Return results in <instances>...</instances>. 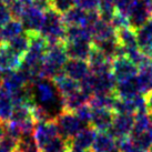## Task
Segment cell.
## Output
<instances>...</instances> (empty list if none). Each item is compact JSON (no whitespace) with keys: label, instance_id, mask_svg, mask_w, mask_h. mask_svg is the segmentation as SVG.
<instances>
[{"label":"cell","instance_id":"6da1fadb","mask_svg":"<svg viewBox=\"0 0 152 152\" xmlns=\"http://www.w3.org/2000/svg\"><path fill=\"white\" fill-rule=\"evenodd\" d=\"M66 28L67 26L64 21L62 15L53 9H49L45 12L40 34L46 38L48 46L59 45L64 42Z\"/></svg>","mask_w":152,"mask_h":152},{"label":"cell","instance_id":"7a4b0ae2","mask_svg":"<svg viewBox=\"0 0 152 152\" xmlns=\"http://www.w3.org/2000/svg\"><path fill=\"white\" fill-rule=\"evenodd\" d=\"M64 43L48 46L45 59L41 67V77L47 79H53L64 71V66L69 59L64 49Z\"/></svg>","mask_w":152,"mask_h":152},{"label":"cell","instance_id":"3957f363","mask_svg":"<svg viewBox=\"0 0 152 152\" xmlns=\"http://www.w3.org/2000/svg\"><path fill=\"white\" fill-rule=\"evenodd\" d=\"M55 122L57 124L59 135L64 139L71 141V139L82 129L87 127L80 119L78 118L76 112L62 110L55 119Z\"/></svg>","mask_w":152,"mask_h":152},{"label":"cell","instance_id":"277c9868","mask_svg":"<svg viewBox=\"0 0 152 152\" xmlns=\"http://www.w3.org/2000/svg\"><path fill=\"white\" fill-rule=\"evenodd\" d=\"M127 17L132 29L141 28L152 18V0H137Z\"/></svg>","mask_w":152,"mask_h":152},{"label":"cell","instance_id":"5b68a950","mask_svg":"<svg viewBox=\"0 0 152 152\" xmlns=\"http://www.w3.org/2000/svg\"><path fill=\"white\" fill-rule=\"evenodd\" d=\"M43 18H45V12L39 8H37L31 1V2H27L25 11H23L21 18L19 20L21 21L25 32H27V34H40Z\"/></svg>","mask_w":152,"mask_h":152},{"label":"cell","instance_id":"8992f818","mask_svg":"<svg viewBox=\"0 0 152 152\" xmlns=\"http://www.w3.org/2000/svg\"><path fill=\"white\" fill-rule=\"evenodd\" d=\"M133 126H134V114L115 113L112 124L108 132L115 140L127 138L131 134Z\"/></svg>","mask_w":152,"mask_h":152},{"label":"cell","instance_id":"52a82bcc","mask_svg":"<svg viewBox=\"0 0 152 152\" xmlns=\"http://www.w3.org/2000/svg\"><path fill=\"white\" fill-rule=\"evenodd\" d=\"M111 72L117 79V81L126 80L132 77H135L139 72V68L137 67L128 57H117L112 59L111 62Z\"/></svg>","mask_w":152,"mask_h":152},{"label":"cell","instance_id":"ba28073f","mask_svg":"<svg viewBox=\"0 0 152 152\" xmlns=\"http://www.w3.org/2000/svg\"><path fill=\"white\" fill-rule=\"evenodd\" d=\"M64 45L68 58L70 59H80L88 61L89 56L93 49L92 41H88V40L64 41Z\"/></svg>","mask_w":152,"mask_h":152},{"label":"cell","instance_id":"9c48e42d","mask_svg":"<svg viewBox=\"0 0 152 152\" xmlns=\"http://www.w3.org/2000/svg\"><path fill=\"white\" fill-rule=\"evenodd\" d=\"M115 112L112 109L104 108H92V114L90 120V126L93 127L98 132L109 131Z\"/></svg>","mask_w":152,"mask_h":152},{"label":"cell","instance_id":"30bf717a","mask_svg":"<svg viewBox=\"0 0 152 152\" xmlns=\"http://www.w3.org/2000/svg\"><path fill=\"white\" fill-rule=\"evenodd\" d=\"M22 57L16 53L8 46L7 42L0 45V71L7 72L11 70H17L20 67Z\"/></svg>","mask_w":152,"mask_h":152},{"label":"cell","instance_id":"8fae6325","mask_svg":"<svg viewBox=\"0 0 152 152\" xmlns=\"http://www.w3.org/2000/svg\"><path fill=\"white\" fill-rule=\"evenodd\" d=\"M64 72L73 80L80 82L90 73V66L86 60L69 58L64 66Z\"/></svg>","mask_w":152,"mask_h":152},{"label":"cell","instance_id":"7c38bea8","mask_svg":"<svg viewBox=\"0 0 152 152\" xmlns=\"http://www.w3.org/2000/svg\"><path fill=\"white\" fill-rule=\"evenodd\" d=\"M34 135L38 141L40 148L50 140L55 139L59 135V131L57 128L55 120L53 121H46V122H37L34 127Z\"/></svg>","mask_w":152,"mask_h":152},{"label":"cell","instance_id":"4fadbf2b","mask_svg":"<svg viewBox=\"0 0 152 152\" xmlns=\"http://www.w3.org/2000/svg\"><path fill=\"white\" fill-rule=\"evenodd\" d=\"M98 131L91 126L82 128L78 133L71 139V147L81 149L85 151H90L94 142Z\"/></svg>","mask_w":152,"mask_h":152},{"label":"cell","instance_id":"5bb4252c","mask_svg":"<svg viewBox=\"0 0 152 152\" xmlns=\"http://www.w3.org/2000/svg\"><path fill=\"white\" fill-rule=\"evenodd\" d=\"M93 94L96 93H111L114 92L117 79L112 72H106L102 75H93ZM92 94V96H93Z\"/></svg>","mask_w":152,"mask_h":152},{"label":"cell","instance_id":"9a60e30c","mask_svg":"<svg viewBox=\"0 0 152 152\" xmlns=\"http://www.w3.org/2000/svg\"><path fill=\"white\" fill-rule=\"evenodd\" d=\"M90 151L92 152H120L117 140L108 131L98 132Z\"/></svg>","mask_w":152,"mask_h":152},{"label":"cell","instance_id":"2e32d148","mask_svg":"<svg viewBox=\"0 0 152 152\" xmlns=\"http://www.w3.org/2000/svg\"><path fill=\"white\" fill-rule=\"evenodd\" d=\"M114 93L117 97L121 98V99H130V98H133L137 94L141 93L139 85H138V80H137V76L126 79V80L118 81Z\"/></svg>","mask_w":152,"mask_h":152},{"label":"cell","instance_id":"e0dca14e","mask_svg":"<svg viewBox=\"0 0 152 152\" xmlns=\"http://www.w3.org/2000/svg\"><path fill=\"white\" fill-rule=\"evenodd\" d=\"M52 81H53L58 92L60 93V96L62 98L68 96V94L76 92L80 89V83L78 81L73 80L70 77H68L64 71L59 73L57 77H55Z\"/></svg>","mask_w":152,"mask_h":152},{"label":"cell","instance_id":"ac0fdd59","mask_svg":"<svg viewBox=\"0 0 152 152\" xmlns=\"http://www.w3.org/2000/svg\"><path fill=\"white\" fill-rule=\"evenodd\" d=\"M138 47L149 57L152 56V18L141 28L135 30Z\"/></svg>","mask_w":152,"mask_h":152},{"label":"cell","instance_id":"d6986e66","mask_svg":"<svg viewBox=\"0 0 152 152\" xmlns=\"http://www.w3.org/2000/svg\"><path fill=\"white\" fill-rule=\"evenodd\" d=\"M4 77H2V83L1 86L4 87L9 93L13 92L16 90L23 88L25 86H27V82L23 79V77L21 76V73L19 72V70H11V71L2 72Z\"/></svg>","mask_w":152,"mask_h":152},{"label":"cell","instance_id":"ffe728a7","mask_svg":"<svg viewBox=\"0 0 152 152\" xmlns=\"http://www.w3.org/2000/svg\"><path fill=\"white\" fill-rule=\"evenodd\" d=\"M115 38L118 40L119 45L122 46L126 50L138 47L137 32H135L134 29L131 28L130 26L115 30Z\"/></svg>","mask_w":152,"mask_h":152},{"label":"cell","instance_id":"44dd1931","mask_svg":"<svg viewBox=\"0 0 152 152\" xmlns=\"http://www.w3.org/2000/svg\"><path fill=\"white\" fill-rule=\"evenodd\" d=\"M89 97L88 94H86L82 90H78L76 92L68 94L66 97L62 98V103H64V110L68 111H76L78 108L83 106L86 103H89Z\"/></svg>","mask_w":152,"mask_h":152},{"label":"cell","instance_id":"7402d4cb","mask_svg":"<svg viewBox=\"0 0 152 152\" xmlns=\"http://www.w3.org/2000/svg\"><path fill=\"white\" fill-rule=\"evenodd\" d=\"M137 80L139 85L140 92L147 96L152 91V66L147 64L144 67L139 68V72L137 75Z\"/></svg>","mask_w":152,"mask_h":152},{"label":"cell","instance_id":"603a6c76","mask_svg":"<svg viewBox=\"0 0 152 152\" xmlns=\"http://www.w3.org/2000/svg\"><path fill=\"white\" fill-rule=\"evenodd\" d=\"M23 32H25V30H23L22 23L19 19L11 18L8 22L1 26V34H2L4 42H8L9 40H11Z\"/></svg>","mask_w":152,"mask_h":152},{"label":"cell","instance_id":"cb8c5ba5","mask_svg":"<svg viewBox=\"0 0 152 152\" xmlns=\"http://www.w3.org/2000/svg\"><path fill=\"white\" fill-rule=\"evenodd\" d=\"M88 40L92 41V34L85 26H67L64 41Z\"/></svg>","mask_w":152,"mask_h":152},{"label":"cell","instance_id":"d4e9b609","mask_svg":"<svg viewBox=\"0 0 152 152\" xmlns=\"http://www.w3.org/2000/svg\"><path fill=\"white\" fill-rule=\"evenodd\" d=\"M117 96L114 92L111 93H96L90 97L89 104L92 108H104V109H113Z\"/></svg>","mask_w":152,"mask_h":152},{"label":"cell","instance_id":"484cf974","mask_svg":"<svg viewBox=\"0 0 152 152\" xmlns=\"http://www.w3.org/2000/svg\"><path fill=\"white\" fill-rule=\"evenodd\" d=\"M13 109V103L10 97V93L0 86V120L7 122L10 119Z\"/></svg>","mask_w":152,"mask_h":152},{"label":"cell","instance_id":"4316f807","mask_svg":"<svg viewBox=\"0 0 152 152\" xmlns=\"http://www.w3.org/2000/svg\"><path fill=\"white\" fill-rule=\"evenodd\" d=\"M87 11L78 6L72 7L69 11L62 15L66 26H83Z\"/></svg>","mask_w":152,"mask_h":152},{"label":"cell","instance_id":"83f0119b","mask_svg":"<svg viewBox=\"0 0 152 152\" xmlns=\"http://www.w3.org/2000/svg\"><path fill=\"white\" fill-rule=\"evenodd\" d=\"M30 119H34L32 118V107L29 104H16V106H13L9 121L22 123Z\"/></svg>","mask_w":152,"mask_h":152},{"label":"cell","instance_id":"f1b7e54d","mask_svg":"<svg viewBox=\"0 0 152 152\" xmlns=\"http://www.w3.org/2000/svg\"><path fill=\"white\" fill-rule=\"evenodd\" d=\"M71 148V141L64 139L62 137H56L55 139L43 144L40 148V152H68Z\"/></svg>","mask_w":152,"mask_h":152},{"label":"cell","instance_id":"f546056e","mask_svg":"<svg viewBox=\"0 0 152 152\" xmlns=\"http://www.w3.org/2000/svg\"><path fill=\"white\" fill-rule=\"evenodd\" d=\"M8 46L12 49L16 53L20 56V57H23L25 53L28 51L29 49V45H30V37L27 32H23V34H19L17 37H15L13 39L9 40Z\"/></svg>","mask_w":152,"mask_h":152},{"label":"cell","instance_id":"4dcf8cb0","mask_svg":"<svg viewBox=\"0 0 152 152\" xmlns=\"http://www.w3.org/2000/svg\"><path fill=\"white\" fill-rule=\"evenodd\" d=\"M17 150L20 152H40V145L32 134H23L18 140Z\"/></svg>","mask_w":152,"mask_h":152},{"label":"cell","instance_id":"1f68e13d","mask_svg":"<svg viewBox=\"0 0 152 152\" xmlns=\"http://www.w3.org/2000/svg\"><path fill=\"white\" fill-rule=\"evenodd\" d=\"M49 1H50V8L61 15L66 13L72 7L76 6V0H49Z\"/></svg>","mask_w":152,"mask_h":152},{"label":"cell","instance_id":"d6a6232c","mask_svg":"<svg viewBox=\"0 0 152 152\" xmlns=\"http://www.w3.org/2000/svg\"><path fill=\"white\" fill-rule=\"evenodd\" d=\"M117 144H118L120 152H144L140 148H138L129 137L118 139L117 140Z\"/></svg>","mask_w":152,"mask_h":152},{"label":"cell","instance_id":"836d02e7","mask_svg":"<svg viewBox=\"0 0 152 152\" xmlns=\"http://www.w3.org/2000/svg\"><path fill=\"white\" fill-rule=\"evenodd\" d=\"M75 112L78 115V118L83 122V124L90 126V120H91V114H92V107L90 106L89 103H86L83 106H81Z\"/></svg>","mask_w":152,"mask_h":152},{"label":"cell","instance_id":"e575fe53","mask_svg":"<svg viewBox=\"0 0 152 152\" xmlns=\"http://www.w3.org/2000/svg\"><path fill=\"white\" fill-rule=\"evenodd\" d=\"M17 145L18 140L8 134H4V138L0 140V149L6 152H13L17 150Z\"/></svg>","mask_w":152,"mask_h":152},{"label":"cell","instance_id":"d590c367","mask_svg":"<svg viewBox=\"0 0 152 152\" xmlns=\"http://www.w3.org/2000/svg\"><path fill=\"white\" fill-rule=\"evenodd\" d=\"M110 25L113 27L114 30H118L120 28H123V27H127L129 26V21H128V17L123 13L119 12L115 10L113 17L110 21Z\"/></svg>","mask_w":152,"mask_h":152},{"label":"cell","instance_id":"8d00e7d4","mask_svg":"<svg viewBox=\"0 0 152 152\" xmlns=\"http://www.w3.org/2000/svg\"><path fill=\"white\" fill-rule=\"evenodd\" d=\"M26 4H27V2L21 1V0H15L12 4H9V9H10L12 18H15V19H20L21 18L22 13L26 9Z\"/></svg>","mask_w":152,"mask_h":152},{"label":"cell","instance_id":"74e56055","mask_svg":"<svg viewBox=\"0 0 152 152\" xmlns=\"http://www.w3.org/2000/svg\"><path fill=\"white\" fill-rule=\"evenodd\" d=\"M137 0H115V10L127 16Z\"/></svg>","mask_w":152,"mask_h":152},{"label":"cell","instance_id":"f35d334b","mask_svg":"<svg viewBox=\"0 0 152 152\" xmlns=\"http://www.w3.org/2000/svg\"><path fill=\"white\" fill-rule=\"evenodd\" d=\"M11 18H12V16H11V12H10L9 6L6 4L4 2H2V1H0V26L8 22Z\"/></svg>","mask_w":152,"mask_h":152},{"label":"cell","instance_id":"ab89813d","mask_svg":"<svg viewBox=\"0 0 152 152\" xmlns=\"http://www.w3.org/2000/svg\"><path fill=\"white\" fill-rule=\"evenodd\" d=\"M76 6L85 9L86 11L94 10L99 7V0H76Z\"/></svg>","mask_w":152,"mask_h":152},{"label":"cell","instance_id":"60d3db41","mask_svg":"<svg viewBox=\"0 0 152 152\" xmlns=\"http://www.w3.org/2000/svg\"><path fill=\"white\" fill-rule=\"evenodd\" d=\"M145 99H147V107H148V111L150 112V113H152V91L145 96Z\"/></svg>","mask_w":152,"mask_h":152},{"label":"cell","instance_id":"b9f144b4","mask_svg":"<svg viewBox=\"0 0 152 152\" xmlns=\"http://www.w3.org/2000/svg\"><path fill=\"white\" fill-rule=\"evenodd\" d=\"M4 133H6V132H4V122L0 120V140L4 138Z\"/></svg>","mask_w":152,"mask_h":152},{"label":"cell","instance_id":"7bdbcfd3","mask_svg":"<svg viewBox=\"0 0 152 152\" xmlns=\"http://www.w3.org/2000/svg\"><path fill=\"white\" fill-rule=\"evenodd\" d=\"M151 114V123H150V126H149V129H148V134L149 137H150V140H151V142H152V113Z\"/></svg>","mask_w":152,"mask_h":152},{"label":"cell","instance_id":"ee69618b","mask_svg":"<svg viewBox=\"0 0 152 152\" xmlns=\"http://www.w3.org/2000/svg\"><path fill=\"white\" fill-rule=\"evenodd\" d=\"M68 152H89V151H85V150H81V149L75 148V147H71V148L68 150Z\"/></svg>","mask_w":152,"mask_h":152},{"label":"cell","instance_id":"f6af8a7d","mask_svg":"<svg viewBox=\"0 0 152 152\" xmlns=\"http://www.w3.org/2000/svg\"><path fill=\"white\" fill-rule=\"evenodd\" d=\"M0 1H2V2H4V4H11L13 2V1H15V0H0Z\"/></svg>","mask_w":152,"mask_h":152},{"label":"cell","instance_id":"bcb514c9","mask_svg":"<svg viewBox=\"0 0 152 152\" xmlns=\"http://www.w3.org/2000/svg\"><path fill=\"white\" fill-rule=\"evenodd\" d=\"M4 43V40H2V34H1V26H0V45Z\"/></svg>","mask_w":152,"mask_h":152},{"label":"cell","instance_id":"7dc6e473","mask_svg":"<svg viewBox=\"0 0 152 152\" xmlns=\"http://www.w3.org/2000/svg\"><path fill=\"white\" fill-rule=\"evenodd\" d=\"M2 77H4V73L0 71V86H1V83H2Z\"/></svg>","mask_w":152,"mask_h":152},{"label":"cell","instance_id":"c3c4849f","mask_svg":"<svg viewBox=\"0 0 152 152\" xmlns=\"http://www.w3.org/2000/svg\"><path fill=\"white\" fill-rule=\"evenodd\" d=\"M21 1H25V2H31L32 0H21Z\"/></svg>","mask_w":152,"mask_h":152},{"label":"cell","instance_id":"681fc988","mask_svg":"<svg viewBox=\"0 0 152 152\" xmlns=\"http://www.w3.org/2000/svg\"><path fill=\"white\" fill-rule=\"evenodd\" d=\"M150 64L152 66V56H150Z\"/></svg>","mask_w":152,"mask_h":152},{"label":"cell","instance_id":"f907efd6","mask_svg":"<svg viewBox=\"0 0 152 152\" xmlns=\"http://www.w3.org/2000/svg\"><path fill=\"white\" fill-rule=\"evenodd\" d=\"M13 152H20V151H19V150H15Z\"/></svg>","mask_w":152,"mask_h":152},{"label":"cell","instance_id":"816d5d0a","mask_svg":"<svg viewBox=\"0 0 152 152\" xmlns=\"http://www.w3.org/2000/svg\"><path fill=\"white\" fill-rule=\"evenodd\" d=\"M0 152H6V151H4V150H1V149H0Z\"/></svg>","mask_w":152,"mask_h":152},{"label":"cell","instance_id":"f5cc1de1","mask_svg":"<svg viewBox=\"0 0 152 152\" xmlns=\"http://www.w3.org/2000/svg\"><path fill=\"white\" fill-rule=\"evenodd\" d=\"M89 152H92V151H89Z\"/></svg>","mask_w":152,"mask_h":152}]
</instances>
